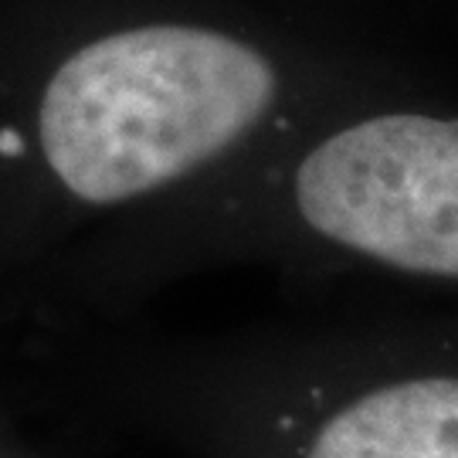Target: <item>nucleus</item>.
<instances>
[{
	"mask_svg": "<svg viewBox=\"0 0 458 458\" xmlns=\"http://www.w3.org/2000/svg\"><path fill=\"white\" fill-rule=\"evenodd\" d=\"M24 401L0 374V458H62L24 425Z\"/></svg>",
	"mask_w": 458,
	"mask_h": 458,
	"instance_id": "obj_4",
	"label": "nucleus"
},
{
	"mask_svg": "<svg viewBox=\"0 0 458 458\" xmlns=\"http://www.w3.org/2000/svg\"><path fill=\"white\" fill-rule=\"evenodd\" d=\"M377 82L197 0H0V316L92 234Z\"/></svg>",
	"mask_w": 458,
	"mask_h": 458,
	"instance_id": "obj_1",
	"label": "nucleus"
},
{
	"mask_svg": "<svg viewBox=\"0 0 458 458\" xmlns=\"http://www.w3.org/2000/svg\"><path fill=\"white\" fill-rule=\"evenodd\" d=\"M357 295L51 333L4 350L0 374L34 414L174 458H458V302Z\"/></svg>",
	"mask_w": 458,
	"mask_h": 458,
	"instance_id": "obj_3",
	"label": "nucleus"
},
{
	"mask_svg": "<svg viewBox=\"0 0 458 458\" xmlns=\"http://www.w3.org/2000/svg\"><path fill=\"white\" fill-rule=\"evenodd\" d=\"M242 272L302 295L458 302V106L394 82L312 106L191 194L65 251L0 316V350Z\"/></svg>",
	"mask_w": 458,
	"mask_h": 458,
	"instance_id": "obj_2",
	"label": "nucleus"
}]
</instances>
